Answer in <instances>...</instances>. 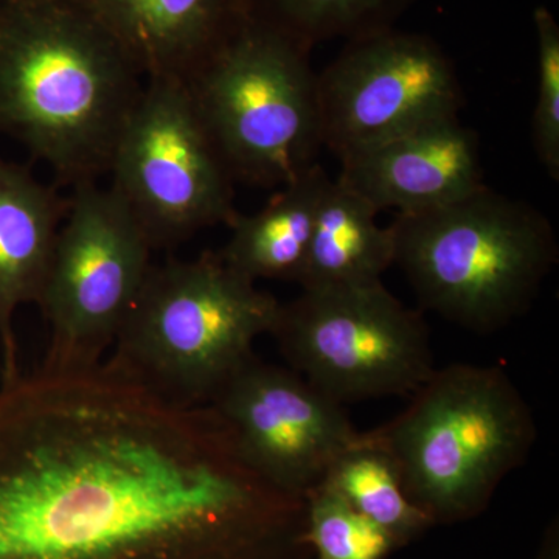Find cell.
<instances>
[{
  "instance_id": "21",
  "label": "cell",
  "mask_w": 559,
  "mask_h": 559,
  "mask_svg": "<svg viewBox=\"0 0 559 559\" xmlns=\"http://www.w3.org/2000/svg\"><path fill=\"white\" fill-rule=\"evenodd\" d=\"M536 559H559V530L558 522H551L544 533L543 544Z\"/></svg>"
},
{
  "instance_id": "20",
  "label": "cell",
  "mask_w": 559,
  "mask_h": 559,
  "mask_svg": "<svg viewBox=\"0 0 559 559\" xmlns=\"http://www.w3.org/2000/svg\"><path fill=\"white\" fill-rule=\"evenodd\" d=\"M538 43V97L533 112V146L550 178L559 179V25L547 7L533 11Z\"/></svg>"
},
{
  "instance_id": "19",
  "label": "cell",
  "mask_w": 559,
  "mask_h": 559,
  "mask_svg": "<svg viewBox=\"0 0 559 559\" xmlns=\"http://www.w3.org/2000/svg\"><path fill=\"white\" fill-rule=\"evenodd\" d=\"M305 502L312 559H385L401 549L385 530L326 484L308 492Z\"/></svg>"
},
{
  "instance_id": "12",
  "label": "cell",
  "mask_w": 559,
  "mask_h": 559,
  "mask_svg": "<svg viewBox=\"0 0 559 559\" xmlns=\"http://www.w3.org/2000/svg\"><path fill=\"white\" fill-rule=\"evenodd\" d=\"M337 180L378 212H419L485 187L480 143L460 119L441 121L341 159Z\"/></svg>"
},
{
  "instance_id": "1",
  "label": "cell",
  "mask_w": 559,
  "mask_h": 559,
  "mask_svg": "<svg viewBox=\"0 0 559 559\" xmlns=\"http://www.w3.org/2000/svg\"><path fill=\"white\" fill-rule=\"evenodd\" d=\"M0 559H312L307 502L210 406L103 360L0 384Z\"/></svg>"
},
{
  "instance_id": "9",
  "label": "cell",
  "mask_w": 559,
  "mask_h": 559,
  "mask_svg": "<svg viewBox=\"0 0 559 559\" xmlns=\"http://www.w3.org/2000/svg\"><path fill=\"white\" fill-rule=\"evenodd\" d=\"M148 238L119 194L73 187L39 308L50 326L44 366L103 362L153 266Z\"/></svg>"
},
{
  "instance_id": "3",
  "label": "cell",
  "mask_w": 559,
  "mask_h": 559,
  "mask_svg": "<svg viewBox=\"0 0 559 559\" xmlns=\"http://www.w3.org/2000/svg\"><path fill=\"white\" fill-rule=\"evenodd\" d=\"M409 399L370 436L433 525L479 516L538 439L527 401L506 370L474 364L433 370Z\"/></svg>"
},
{
  "instance_id": "15",
  "label": "cell",
  "mask_w": 559,
  "mask_h": 559,
  "mask_svg": "<svg viewBox=\"0 0 559 559\" xmlns=\"http://www.w3.org/2000/svg\"><path fill=\"white\" fill-rule=\"evenodd\" d=\"M330 176L316 164L280 187L253 215L238 213L231 237L219 257L227 266L252 282L285 280L299 283L310 250L320 198Z\"/></svg>"
},
{
  "instance_id": "8",
  "label": "cell",
  "mask_w": 559,
  "mask_h": 559,
  "mask_svg": "<svg viewBox=\"0 0 559 559\" xmlns=\"http://www.w3.org/2000/svg\"><path fill=\"white\" fill-rule=\"evenodd\" d=\"M108 175L153 250L238 215L235 179L182 81L145 80Z\"/></svg>"
},
{
  "instance_id": "17",
  "label": "cell",
  "mask_w": 559,
  "mask_h": 559,
  "mask_svg": "<svg viewBox=\"0 0 559 559\" xmlns=\"http://www.w3.org/2000/svg\"><path fill=\"white\" fill-rule=\"evenodd\" d=\"M323 484L340 492L353 509L389 533L400 547L433 527L404 491L395 462L369 432L337 455Z\"/></svg>"
},
{
  "instance_id": "2",
  "label": "cell",
  "mask_w": 559,
  "mask_h": 559,
  "mask_svg": "<svg viewBox=\"0 0 559 559\" xmlns=\"http://www.w3.org/2000/svg\"><path fill=\"white\" fill-rule=\"evenodd\" d=\"M145 87L80 0H0V134L60 186L98 182Z\"/></svg>"
},
{
  "instance_id": "5",
  "label": "cell",
  "mask_w": 559,
  "mask_h": 559,
  "mask_svg": "<svg viewBox=\"0 0 559 559\" xmlns=\"http://www.w3.org/2000/svg\"><path fill=\"white\" fill-rule=\"evenodd\" d=\"M280 305L219 253L153 264L106 362L170 403L209 406Z\"/></svg>"
},
{
  "instance_id": "4",
  "label": "cell",
  "mask_w": 559,
  "mask_h": 559,
  "mask_svg": "<svg viewBox=\"0 0 559 559\" xmlns=\"http://www.w3.org/2000/svg\"><path fill=\"white\" fill-rule=\"evenodd\" d=\"M395 261L419 304L487 334L527 314L559 259L549 218L488 186L462 200L396 213Z\"/></svg>"
},
{
  "instance_id": "13",
  "label": "cell",
  "mask_w": 559,
  "mask_h": 559,
  "mask_svg": "<svg viewBox=\"0 0 559 559\" xmlns=\"http://www.w3.org/2000/svg\"><path fill=\"white\" fill-rule=\"evenodd\" d=\"M143 79L187 83L249 20L246 0H80Z\"/></svg>"
},
{
  "instance_id": "6",
  "label": "cell",
  "mask_w": 559,
  "mask_h": 559,
  "mask_svg": "<svg viewBox=\"0 0 559 559\" xmlns=\"http://www.w3.org/2000/svg\"><path fill=\"white\" fill-rule=\"evenodd\" d=\"M310 53L249 17L187 81L235 182L283 187L319 164L322 117Z\"/></svg>"
},
{
  "instance_id": "14",
  "label": "cell",
  "mask_w": 559,
  "mask_h": 559,
  "mask_svg": "<svg viewBox=\"0 0 559 559\" xmlns=\"http://www.w3.org/2000/svg\"><path fill=\"white\" fill-rule=\"evenodd\" d=\"M69 198L31 168L0 157V353L2 380L20 373L17 312L43 299Z\"/></svg>"
},
{
  "instance_id": "10",
  "label": "cell",
  "mask_w": 559,
  "mask_h": 559,
  "mask_svg": "<svg viewBox=\"0 0 559 559\" xmlns=\"http://www.w3.org/2000/svg\"><path fill=\"white\" fill-rule=\"evenodd\" d=\"M323 146L353 156L441 121L460 119L454 62L428 35L390 28L345 43L318 73Z\"/></svg>"
},
{
  "instance_id": "18",
  "label": "cell",
  "mask_w": 559,
  "mask_h": 559,
  "mask_svg": "<svg viewBox=\"0 0 559 559\" xmlns=\"http://www.w3.org/2000/svg\"><path fill=\"white\" fill-rule=\"evenodd\" d=\"M415 0H246L250 17L308 49L326 40L366 38L390 28Z\"/></svg>"
},
{
  "instance_id": "7",
  "label": "cell",
  "mask_w": 559,
  "mask_h": 559,
  "mask_svg": "<svg viewBox=\"0 0 559 559\" xmlns=\"http://www.w3.org/2000/svg\"><path fill=\"white\" fill-rule=\"evenodd\" d=\"M271 336L290 369L336 403L411 396L436 370L429 329L380 282L301 289Z\"/></svg>"
},
{
  "instance_id": "11",
  "label": "cell",
  "mask_w": 559,
  "mask_h": 559,
  "mask_svg": "<svg viewBox=\"0 0 559 559\" xmlns=\"http://www.w3.org/2000/svg\"><path fill=\"white\" fill-rule=\"evenodd\" d=\"M246 460L275 487L307 498L358 439L342 404L293 369L253 356L209 404Z\"/></svg>"
},
{
  "instance_id": "16",
  "label": "cell",
  "mask_w": 559,
  "mask_h": 559,
  "mask_svg": "<svg viewBox=\"0 0 559 559\" xmlns=\"http://www.w3.org/2000/svg\"><path fill=\"white\" fill-rule=\"evenodd\" d=\"M378 210L355 191L330 179L320 198L301 289L380 282L395 261L390 226L377 223Z\"/></svg>"
}]
</instances>
